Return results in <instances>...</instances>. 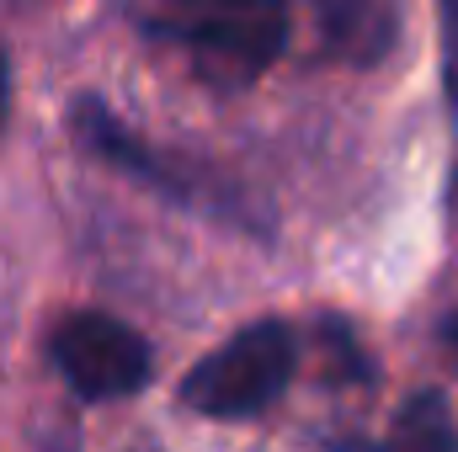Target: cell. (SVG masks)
<instances>
[{
	"mask_svg": "<svg viewBox=\"0 0 458 452\" xmlns=\"http://www.w3.org/2000/svg\"><path fill=\"white\" fill-rule=\"evenodd\" d=\"M5 117H11V59L0 48V128H5Z\"/></svg>",
	"mask_w": 458,
	"mask_h": 452,
	"instance_id": "9",
	"label": "cell"
},
{
	"mask_svg": "<svg viewBox=\"0 0 458 452\" xmlns=\"http://www.w3.org/2000/svg\"><path fill=\"white\" fill-rule=\"evenodd\" d=\"M315 27L331 59L352 70H373L394 54L400 5L394 0H315Z\"/></svg>",
	"mask_w": 458,
	"mask_h": 452,
	"instance_id": "5",
	"label": "cell"
},
{
	"mask_svg": "<svg viewBox=\"0 0 458 452\" xmlns=\"http://www.w3.org/2000/svg\"><path fill=\"white\" fill-rule=\"evenodd\" d=\"M437 340L448 346V356H454V362H458V309H454V314H448V320H443V325H437Z\"/></svg>",
	"mask_w": 458,
	"mask_h": 452,
	"instance_id": "10",
	"label": "cell"
},
{
	"mask_svg": "<svg viewBox=\"0 0 458 452\" xmlns=\"http://www.w3.org/2000/svg\"><path fill=\"white\" fill-rule=\"evenodd\" d=\"M437 16H443V80L458 107V0H437Z\"/></svg>",
	"mask_w": 458,
	"mask_h": 452,
	"instance_id": "7",
	"label": "cell"
},
{
	"mask_svg": "<svg viewBox=\"0 0 458 452\" xmlns=\"http://www.w3.org/2000/svg\"><path fill=\"white\" fill-rule=\"evenodd\" d=\"M299 362V336L283 320H256L240 336H229L214 356H203L187 383H182V405L214 421H245L256 410H267Z\"/></svg>",
	"mask_w": 458,
	"mask_h": 452,
	"instance_id": "3",
	"label": "cell"
},
{
	"mask_svg": "<svg viewBox=\"0 0 458 452\" xmlns=\"http://www.w3.org/2000/svg\"><path fill=\"white\" fill-rule=\"evenodd\" d=\"M342 452H458V421L443 394H416L384 437L342 442Z\"/></svg>",
	"mask_w": 458,
	"mask_h": 452,
	"instance_id": "6",
	"label": "cell"
},
{
	"mask_svg": "<svg viewBox=\"0 0 458 452\" xmlns=\"http://www.w3.org/2000/svg\"><path fill=\"white\" fill-rule=\"evenodd\" d=\"M48 356L81 399H128L149 383V367H155L149 340L97 309L64 314L48 336Z\"/></svg>",
	"mask_w": 458,
	"mask_h": 452,
	"instance_id": "4",
	"label": "cell"
},
{
	"mask_svg": "<svg viewBox=\"0 0 458 452\" xmlns=\"http://www.w3.org/2000/svg\"><path fill=\"white\" fill-rule=\"evenodd\" d=\"M38 452H81V442H75V431H70V426H59V431H48V437H43V448Z\"/></svg>",
	"mask_w": 458,
	"mask_h": 452,
	"instance_id": "8",
	"label": "cell"
},
{
	"mask_svg": "<svg viewBox=\"0 0 458 452\" xmlns=\"http://www.w3.org/2000/svg\"><path fill=\"white\" fill-rule=\"evenodd\" d=\"M70 133H75V144H81L91 160L123 171L128 181L149 187L155 197H165V203H176V208H192V213H203V219H225V224H234V229L267 234L261 208L250 203V192H245L240 181H229L225 171H214V165H203V160H192V155H182V149L149 144V138L133 133L107 102L81 96V102L70 107Z\"/></svg>",
	"mask_w": 458,
	"mask_h": 452,
	"instance_id": "1",
	"label": "cell"
},
{
	"mask_svg": "<svg viewBox=\"0 0 458 452\" xmlns=\"http://www.w3.org/2000/svg\"><path fill=\"white\" fill-rule=\"evenodd\" d=\"M139 27L187 48L203 75L256 80L288 48V0H139Z\"/></svg>",
	"mask_w": 458,
	"mask_h": 452,
	"instance_id": "2",
	"label": "cell"
}]
</instances>
